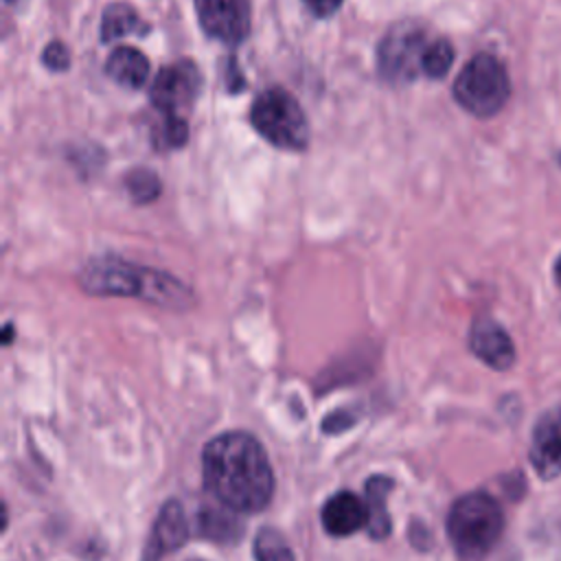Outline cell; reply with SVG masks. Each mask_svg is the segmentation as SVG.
Here are the masks:
<instances>
[{"instance_id":"7c38bea8","label":"cell","mask_w":561,"mask_h":561,"mask_svg":"<svg viewBox=\"0 0 561 561\" xmlns=\"http://www.w3.org/2000/svg\"><path fill=\"white\" fill-rule=\"evenodd\" d=\"M320 519L329 535L348 537L368 524V511L355 493L340 491L324 502Z\"/></svg>"},{"instance_id":"2e32d148","label":"cell","mask_w":561,"mask_h":561,"mask_svg":"<svg viewBox=\"0 0 561 561\" xmlns=\"http://www.w3.org/2000/svg\"><path fill=\"white\" fill-rule=\"evenodd\" d=\"M237 511L219 504V506H202L197 515V530L199 535L215 539V541H234L241 533V524L234 515Z\"/></svg>"},{"instance_id":"52a82bcc","label":"cell","mask_w":561,"mask_h":561,"mask_svg":"<svg viewBox=\"0 0 561 561\" xmlns=\"http://www.w3.org/2000/svg\"><path fill=\"white\" fill-rule=\"evenodd\" d=\"M202 88V72L195 61L180 59L171 66H164L151 83L149 96L151 103L162 114H178L182 107H188Z\"/></svg>"},{"instance_id":"6da1fadb","label":"cell","mask_w":561,"mask_h":561,"mask_svg":"<svg viewBox=\"0 0 561 561\" xmlns=\"http://www.w3.org/2000/svg\"><path fill=\"white\" fill-rule=\"evenodd\" d=\"M204 486L237 513H256L274 493V473L263 445L245 432L213 438L202 454Z\"/></svg>"},{"instance_id":"277c9868","label":"cell","mask_w":561,"mask_h":561,"mask_svg":"<svg viewBox=\"0 0 561 561\" xmlns=\"http://www.w3.org/2000/svg\"><path fill=\"white\" fill-rule=\"evenodd\" d=\"M511 96V79L504 64L491 53L473 55L454 81L456 103L478 118L495 116Z\"/></svg>"},{"instance_id":"7402d4cb","label":"cell","mask_w":561,"mask_h":561,"mask_svg":"<svg viewBox=\"0 0 561 561\" xmlns=\"http://www.w3.org/2000/svg\"><path fill=\"white\" fill-rule=\"evenodd\" d=\"M309 9H311V13L313 15H318V18H329V15H333L337 9H340V4H342V0H302Z\"/></svg>"},{"instance_id":"d6986e66","label":"cell","mask_w":561,"mask_h":561,"mask_svg":"<svg viewBox=\"0 0 561 561\" xmlns=\"http://www.w3.org/2000/svg\"><path fill=\"white\" fill-rule=\"evenodd\" d=\"M125 186H127L129 195L138 204H149V202H153L160 195V180L149 169H134V171H129L127 178H125Z\"/></svg>"},{"instance_id":"3957f363","label":"cell","mask_w":561,"mask_h":561,"mask_svg":"<svg viewBox=\"0 0 561 561\" xmlns=\"http://www.w3.org/2000/svg\"><path fill=\"white\" fill-rule=\"evenodd\" d=\"M504 533V511L484 491L458 497L447 515V537L465 561H482Z\"/></svg>"},{"instance_id":"7a4b0ae2","label":"cell","mask_w":561,"mask_h":561,"mask_svg":"<svg viewBox=\"0 0 561 561\" xmlns=\"http://www.w3.org/2000/svg\"><path fill=\"white\" fill-rule=\"evenodd\" d=\"M79 285L92 296H134L169 309H184L193 302V294L182 280L160 270L138 267L112 256H101L83 265Z\"/></svg>"},{"instance_id":"9c48e42d","label":"cell","mask_w":561,"mask_h":561,"mask_svg":"<svg viewBox=\"0 0 561 561\" xmlns=\"http://www.w3.org/2000/svg\"><path fill=\"white\" fill-rule=\"evenodd\" d=\"M528 460L541 480L561 476V403L548 408L530 432Z\"/></svg>"},{"instance_id":"5bb4252c","label":"cell","mask_w":561,"mask_h":561,"mask_svg":"<svg viewBox=\"0 0 561 561\" xmlns=\"http://www.w3.org/2000/svg\"><path fill=\"white\" fill-rule=\"evenodd\" d=\"M392 480L386 476H373L366 480V511H368V533L373 539H386L390 535V515L386 508Z\"/></svg>"},{"instance_id":"30bf717a","label":"cell","mask_w":561,"mask_h":561,"mask_svg":"<svg viewBox=\"0 0 561 561\" xmlns=\"http://www.w3.org/2000/svg\"><path fill=\"white\" fill-rule=\"evenodd\" d=\"M471 353L493 370H508L515 364V344L493 318H478L469 329Z\"/></svg>"},{"instance_id":"cb8c5ba5","label":"cell","mask_w":561,"mask_h":561,"mask_svg":"<svg viewBox=\"0 0 561 561\" xmlns=\"http://www.w3.org/2000/svg\"><path fill=\"white\" fill-rule=\"evenodd\" d=\"M195 561H199V559H195Z\"/></svg>"},{"instance_id":"4fadbf2b","label":"cell","mask_w":561,"mask_h":561,"mask_svg":"<svg viewBox=\"0 0 561 561\" xmlns=\"http://www.w3.org/2000/svg\"><path fill=\"white\" fill-rule=\"evenodd\" d=\"M105 72L118 85L138 90L145 85V81L149 77V61L140 50H136L131 46H118L110 53Z\"/></svg>"},{"instance_id":"ba28073f","label":"cell","mask_w":561,"mask_h":561,"mask_svg":"<svg viewBox=\"0 0 561 561\" xmlns=\"http://www.w3.org/2000/svg\"><path fill=\"white\" fill-rule=\"evenodd\" d=\"M197 20L206 35L224 42L239 44L250 31L248 0H193Z\"/></svg>"},{"instance_id":"ffe728a7","label":"cell","mask_w":561,"mask_h":561,"mask_svg":"<svg viewBox=\"0 0 561 561\" xmlns=\"http://www.w3.org/2000/svg\"><path fill=\"white\" fill-rule=\"evenodd\" d=\"M188 138V125L182 116L178 114H164V121L153 134V145L164 149V147H182Z\"/></svg>"},{"instance_id":"8fae6325","label":"cell","mask_w":561,"mask_h":561,"mask_svg":"<svg viewBox=\"0 0 561 561\" xmlns=\"http://www.w3.org/2000/svg\"><path fill=\"white\" fill-rule=\"evenodd\" d=\"M186 539H188L186 513L180 502L169 500L156 517L142 561H160L164 554L182 548Z\"/></svg>"},{"instance_id":"44dd1931","label":"cell","mask_w":561,"mask_h":561,"mask_svg":"<svg viewBox=\"0 0 561 561\" xmlns=\"http://www.w3.org/2000/svg\"><path fill=\"white\" fill-rule=\"evenodd\" d=\"M42 61L48 70L64 72L70 66V50L61 42H50L42 53Z\"/></svg>"},{"instance_id":"9a60e30c","label":"cell","mask_w":561,"mask_h":561,"mask_svg":"<svg viewBox=\"0 0 561 561\" xmlns=\"http://www.w3.org/2000/svg\"><path fill=\"white\" fill-rule=\"evenodd\" d=\"M149 24L134 11V7L114 2L107 4L101 18V42H114L127 35H140L147 33Z\"/></svg>"},{"instance_id":"603a6c76","label":"cell","mask_w":561,"mask_h":561,"mask_svg":"<svg viewBox=\"0 0 561 561\" xmlns=\"http://www.w3.org/2000/svg\"><path fill=\"white\" fill-rule=\"evenodd\" d=\"M552 274H554V280H557V285L561 287V256L554 261V272H552Z\"/></svg>"},{"instance_id":"e0dca14e","label":"cell","mask_w":561,"mask_h":561,"mask_svg":"<svg viewBox=\"0 0 561 561\" xmlns=\"http://www.w3.org/2000/svg\"><path fill=\"white\" fill-rule=\"evenodd\" d=\"M451 64H454V46L449 39L438 37L427 44V48L423 53L421 70H423V75H427L432 79H443L449 72Z\"/></svg>"},{"instance_id":"5b68a950","label":"cell","mask_w":561,"mask_h":561,"mask_svg":"<svg viewBox=\"0 0 561 561\" xmlns=\"http://www.w3.org/2000/svg\"><path fill=\"white\" fill-rule=\"evenodd\" d=\"M250 123L274 147L289 151L309 147V121L300 103L283 88H267L254 99Z\"/></svg>"},{"instance_id":"8992f818","label":"cell","mask_w":561,"mask_h":561,"mask_svg":"<svg viewBox=\"0 0 561 561\" xmlns=\"http://www.w3.org/2000/svg\"><path fill=\"white\" fill-rule=\"evenodd\" d=\"M427 35L412 22L394 24L379 42L377 70L388 83H410L416 79L427 48Z\"/></svg>"},{"instance_id":"ac0fdd59","label":"cell","mask_w":561,"mask_h":561,"mask_svg":"<svg viewBox=\"0 0 561 561\" xmlns=\"http://www.w3.org/2000/svg\"><path fill=\"white\" fill-rule=\"evenodd\" d=\"M254 559L256 561H294V552L274 528H261L254 539Z\"/></svg>"}]
</instances>
